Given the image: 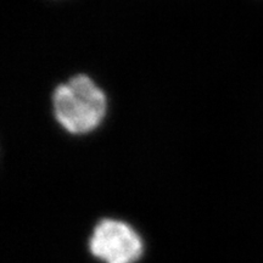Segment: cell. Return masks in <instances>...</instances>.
Returning a JSON list of instances; mask_svg holds the SVG:
<instances>
[{
  "mask_svg": "<svg viewBox=\"0 0 263 263\" xmlns=\"http://www.w3.org/2000/svg\"><path fill=\"white\" fill-rule=\"evenodd\" d=\"M58 122L72 134H85L100 124L106 114V97L88 76H76L59 85L52 97Z\"/></svg>",
  "mask_w": 263,
  "mask_h": 263,
  "instance_id": "6da1fadb",
  "label": "cell"
},
{
  "mask_svg": "<svg viewBox=\"0 0 263 263\" xmlns=\"http://www.w3.org/2000/svg\"><path fill=\"white\" fill-rule=\"evenodd\" d=\"M89 251L103 263H137L144 255V241L126 222L105 218L91 233Z\"/></svg>",
  "mask_w": 263,
  "mask_h": 263,
  "instance_id": "7a4b0ae2",
  "label": "cell"
}]
</instances>
